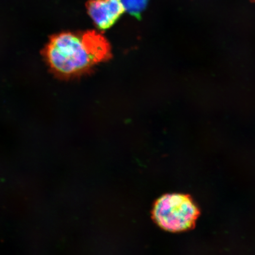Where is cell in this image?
Returning <instances> with one entry per match:
<instances>
[{"mask_svg": "<svg viewBox=\"0 0 255 255\" xmlns=\"http://www.w3.org/2000/svg\"><path fill=\"white\" fill-rule=\"evenodd\" d=\"M44 55L54 72L68 77L90 71L109 59L111 53L110 44L103 35L88 31L55 35L48 43Z\"/></svg>", "mask_w": 255, "mask_h": 255, "instance_id": "6da1fadb", "label": "cell"}, {"mask_svg": "<svg viewBox=\"0 0 255 255\" xmlns=\"http://www.w3.org/2000/svg\"><path fill=\"white\" fill-rule=\"evenodd\" d=\"M200 211L189 195L168 194L155 202L152 217L157 224L164 230L180 232L190 230L195 225Z\"/></svg>", "mask_w": 255, "mask_h": 255, "instance_id": "7a4b0ae2", "label": "cell"}, {"mask_svg": "<svg viewBox=\"0 0 255 255\" xmlns=\"http://www.w3.org/2000/svg\"><path fill=\"white\" fill-rule=\"evenodd\" d=\"M87 8L89 15L101 30L113 26L126 11L121 0H89Z\"/></svg>", "mask_w": 255, "mask_h": 255, "instance_id": "3957f363", "label": "cell"}, {"mask_svg": "<svg viewBox=\"0 0 255 255\" xmlns=\"http://www.w3.org/2000/svg\"><path fill=\"white\" fill-rule=\"evenodd\" d=\"M126 11L130 14L140 18L141 14L147 4L148 0H121Z\"/></svg>", "mask_w": 255, "mask_h": 255, "instance_id": "277c9868", "label": "cell"}, {"mask_svg": "<svg viewBox=\"0 0 255 255\" xmlns=\"http://www.w3.org/2000/svg\"><path fill=\"white\" fill-rule=\"evenodd\" d=\"M250 1H252V2H255V0H250Z\"/></svg>", "mask_w": 255, "mask_h": 255, "instance_id": "5b68a950", "label": "cell"}]
</instances>
